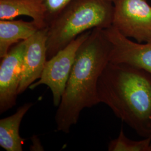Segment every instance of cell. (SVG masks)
I'll return each instance as SVG.
<instances>
[{
    "label": "cell",
    "mask_w": 151,
    "mask_h": 151,
    "mask_svg": "<svg viewBox=\"0 0 151 151\" xmlns=\"http://www.w3.org/2000/svg\"><path fill=\"white\" fill-rule=\"evenodd\" d=\"M26 40L14 45L0 65V114L4 113L16 104L22 78Z\"/></svg>",
    "instance_id": "8992f818"
},
{
    "label": "cell",
    "mask_w": 151,
    "mask_h": 151,
    "mask_svg": "<svg viewBox=\"0 0 151 151\" xmlns=\"http://www.w3.org/2000/svg\"><path fill=\"white\" fill-rule=\"evenodd\" d=\"M112 26L138 43L151 40V6L147 0H117Z\"/></svg>",
    "instance_id": "5b68a950"
},
{
    "label": "cell",
    "mask_w": 151,
    "mask_h": 151,
    "mask_svg": "<svg viewBox=\"0 0 151 151\" xmlns=\"http://www.w3.org/2000/svg\"><path fill=\"white\" fill-rule=\"evenodd\" d=\"M114 4L109 0H73L48 25L47 60L83 32L112 25Z\"/></svg>",
    "instance_id": "3957f363"
},
{
    "label": "cell",
    "mask_w": 151,
    "mask_h": 151,
    "mask_svg": "<svg viewBox=\"0 0 151 151\" xmlns=\"http://www.w3.org/2000/svg\"><path fill=\"white\" fill-rule=\"evenodd\" d=\"M47 38L48 27L39 29L26 40L19 95L25 91L42 75L47 61Z\"/></svg>",
    "instance_id": "ba28073f"
},
{
    "label": "cell",
    "mask_w": 151,
    "mask_h": 151,
    "mask_svg": "<svg viewBox=\"0 0 151 151\" xmlns=\"http://www.w3.org/2000/svg\"><path fill=\"white\" fill-rule=\"evenodd\" d=\"M100 103L143 138L151 137V74L109 62L97 83Z\"/></svg>",
    "instance_id": "7a4b0ae2"
},
{
    "label": "cell",
    "mask_w": 151,
    "mask_h": 151,
    "mask_svg": "<svg viewBox=\"0 0 151 151\" xmlns=\"http://www.w3.org/2000/svg\"><path fill=\"white\" fill-rule=\"evenodd\" d=\"M20 16L31 17L40 29L48 27L42 0H0V20H12Z\"/></svg>",
    "instance_id": "9c48e42d"
},
{
    "label": "cell",
    "mask_w": 151,
    "mask_h": 151,
    "mask_svg": "<svg viewBox=\"0 0 151 151\" xmlns=\"http://www.w3.org/2000/svg\"><path fill=\"white\" fill-rule=\"evenodd\" d=\"M40 28L34 22L0 20V57H5L11 47L30 38Z\"/></svg>",
    "instance_id": "30bf717a"
},
{
    "label": "cell",
    "mask_w": 151,
    "mask_h": 151,
    "mask_svg": "<svg viewBox=\"0 0 151 151\" xmlns=\"http://www.w3.org/2000/svg\"><path fill=\"white\" fill-rule=\"evenodd\" d=\"M91 31V30L83 32L47 60L40 78L29 88L34 90L40 85H47L52 93L54 106H58L70 75L77 50L88 37Z\"/></svg>",
    "instance_id": "277c9868"
},
{
    "label": "cell",
    "mask_w": 151,
    "mask_h": 151,
    "mask_svg": "<svg viewBox=\"0 0 151 151\" xmlns=\"http://www.w3.org/2000/svg\"><path fill=\"white\" fill-rule=\"evenodd\" d=\"M109 1H110L111 2H112L114 4V2H115L117 0H109Z\"/></svg>",
    "instance_id": "5bb4252c"
},
{
    "label": "cell",
    "mask_w": 151,
    "mask_h": 151,
    "mask_svg": "<svg viewBox=\"0 0 151 151\" xmlns=\"http://www.w3.org/2000/svg\"><path fill=\"white\" fill-rule=\"evenodd\" d=\"M111 46L103 29L91 30L76 53L65 91L55 116L57 131L69 133L81 111L100 103L97 83L110 62Z\"/></svg>",
    "instance_id": "6da1fadb"
},
{
    "label": "cell",
    "mask_w": 151,
    "mask_h": 151,
    "mask_svg": "<svg viewBox=\"0 0 151 151\" xmlns=\"http://www.w3.org/2000/svg\"><path fill=\"white\" fill-rule=\"evenodd\" d=\"M104 32L111 46L110 62L132 65L151 74V40L146 43L132 40L112 25Z\"/></svg>",
    "instance_id": "52a82bcc"
},
{
    "label": "cell",
    "mask_w": 151,
    "mask_h": 151,
    "mask_svg": "<svg viewBox=\"0 0 151 151\" xmlns=\"http://www.w3.org/2000/svg\"><path fill=\"white\" fill-rule=\"evenodd\" d=\"M73 0H42L46 9L47 22L49 24Z\"/></svg>",
    "instance_id": "4fadbf2b"
},
{
    "label": "cell",
    "mask_w": 151,
    "mask_h": 151,
    "mask_svg": "<svg viewBox=\"0 0 151 151\" xmlns=\"http://www.w3.org/2000/svg\"><path fill=\"white\" fill-rule=\"evenodd\" d=\"M108 151H151V137L142 140H132L125 135L122 128L118 137L109 142Z\"/></svg>",
    "instance_id": "7c38bea8"
},
{
    "label": "cell",
    "mask_w": 151,
    "mask_h": 151,
    "mask_svg": "<svg viewBox=\"0 0 151 151\" xmlns=\"http://www.w3.org/2000/svg\"><path fill=\"white\" fill-rule=\"evenodd\" d=\"M34 104H24L15 113L0 120V146L7 151H22L25 140L19 133L20 126L25 115Z\"/></svg>",
    "instance_id": "8fae6325"
}]
</instances>
